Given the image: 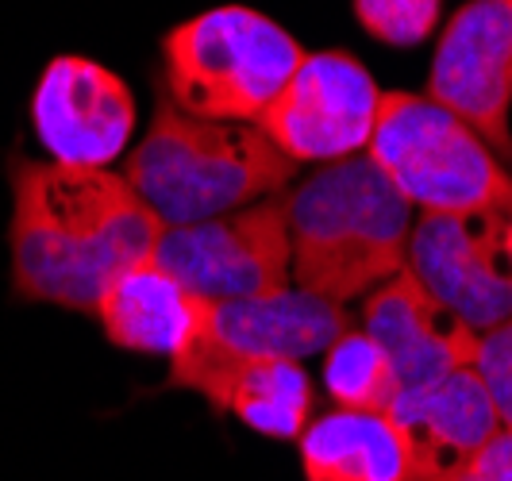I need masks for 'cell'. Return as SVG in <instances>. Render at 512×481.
Instances as JSON below:
<instances>
[{
  "label": "cell",
  "mask_w": 512,
  "mask_h": 481,
  "mask_svg": "<svg viewBox=\"0 0 512 481\" xmlns=\"http://www.w3.org/2000/svg\"><path fill=\"white\" fill-rule=\"evenodd\" d=\"M355 20L385 47H420L439 24L443 0H351Z\"/></svg>",
  "instance_id": "18"
},
{
  "label": "cell",
  "mask_w": 512,
  "mask_h": 481,
  "mask_svg": "<svg viewBox=\"0 0 512 481\" xmlns=\"http://www.w3.org/2000/svg\"><path fill=\"white\" fill-rule=\"evenodd\" d=\"M297 178L255 124L205 120L162 97L143 143L128 154L124 181L166 228L201 224L266 197H282Z\"/></svg>",
  "instance_id": "3"
},
{
  "label": "cell",
  "mask_w": 512,
  "mask_h": 481,
  "mask_svg": "<svg viewBox=\"0 0 512 481\" xmlns=\"http://www.w3.org/2000/svg\"><path fill=\"white\" fill-rule=\"evenodd\" d=\"M505 254H509V266H512V212L509 220H505Z\"/></svg>",
  "instance_id": "21"
},
{
  "label": "cell",
  "mask_w": 512,
  "mask_h": 481,
  "mask_svg": "<svg viewBox=\"0 0 512 481\" xmlns=\"http://www.w3.org/2000/svg\"><path fill=\"white\" fill-rule=\"evenodd\" d=\"M470 366H474V374L486 385L501 428L512 431V316L505 324H497V328L478 335V351H474Z\"/></svg>",
  "instance_id": "19"
},
{
  "label": "cell",
  "mask_w": 512,
  "mask_h": 481,
  "mask_svg": "<svg viewBox=\"0 0 512 481\" xmlns=\"http://www.w3.org/2000/svg\"><path fill=\"white\" fill-rule=\"evenodd\" d=\"M151 262L208 304L278 293L293 281L285 197H266L201 224L166 228Z\"/></svg>",
  "instance_id": "6"
},
{
  "label": "cell",
  "mask_w": 512,
  "mask_h": 481,
  "mask_svg": "<svg viewBox=\"0 0 512 481\" xmlns=\"http://www.w3.org/2000/svg\"><path fill=\"white\" fill-rule=\"evenodd\" d=\"M428 97L512 162V0H466L443 24Z\"/></svg>",
  "instance_id": "9"
},
{
  "label": "cell",
  "mask_w": 512,
  "mask_h": 481,
  "mask_svg": "<svg viewBox=\"0 0 512 481\" xmlns=\"http://www.w3.org/2000/svg\"><path fill=\"white\" fill-rule=\"evenodd\" d=\"M208 308L212 304L181 289L166 270L143 262L104 289L93 316L101 320L108 343L124 351L174 358L205 328Z\"/></svg>",
  "instance_id": "15"
},
{
  "label": "cell",
  "mask_w": 512,
  "mask_h": 481,
  "mask_svg": "<svg viewBox=\"0 0 512 481\" xmlns=\"http://www.w3.org/2000/svg\"><path fill=\"white\" fill-rule=\"evenodd\" d=\"M389 420L409 439L416 481L447 474L501 431L497 408L474 366H462L436 385L401 393L389 408Z\"/></svg>",
  "instance_id": "13"
},
{
  "label": "cell",
  "mask_w": 512,
  "mask_h": 481,
  "mask_svg": "<svg viewBox=\"0 0 512 481\" xmlns=\"http://www.w3.org/2000/svg\"><path fill=\"white\" fill-rule=\"evenodd\" d=\"M285 216L289 274L305 293L347 304L405 270L416 208L366 151L308 174L285 197Z\"/></svg>",
  "instance_id": "2"
},
{
  "label": "cell",
  "mask_w": 512,
  "mask_h": 481,
  "mask_svg": "<svg viewBox=\"0 0 512 481\" xmlns=\"http://www.w3.org/2000/svg\"><path fill=\"white\" fill-rule=\"evenodd\" d=\"M366 154L420 212H512L509 166L428 93H382Z\"/></svg>",
  "instance_id": "5"
},
{
  "label": "cell",
  "mask_w": 512,
  "mask_h": 481,
  "mask_svg": "<svg viewBox=\"0 0 512 481\" xmlns=\"http://www.w3.org/2000/svg\"><path fill=\"white\" fill-rule=\"evenodd\" d=\"M208 328L235 351L278 358V362H301V358L324 355L343 331H351V320L343 304L285 285L266 297L212 304Z\"/></svg>",
  "instance_id": "14"
},
{
  "label": "cell",
  "mask_w": 512,
  "mask_h": 481,
  "mask_svg": "<svg viewBox=\"0 0 512 481\" xmlns=\"http://www.w3.org/2000/svg\"><path fill=\"white\" fill-rule=\"evenodd\" d=\"M166 224L124 174L12 158V289L24 301L97 312L101 293L151 262Z\"/></svg>",
  "instance_id": "1"
},
{
  "label": "cell",
  "mask_w": 512,
  "mask_h": 481,
  "mask_svg": "<svg viewBox=\"0 0 512 481\" xmlns=\"http://www.w3.org/2000/svg\"><path fill=\"white\" fill-rule=\"evenodd\" d=\"M305 54L266 12L220 4L162 35L166 97L205 120L255 124Z\"/></svg>",
  "instance_id": "4"
},
{
  "label": "cell",
  "mask_w": 512,
  "mask_h": 481,
  "mask_svg": "<svg viewBox=\"0 0 512 481\" xmlns=\"http://www.w3.org/2000/svg\"><path fill=\"white\" fill-rule=\"evenodd\" d=\"M505 220V212H432L409 235L405 270L478 335L512 316Z\"/></svg>",
  "instance_id": "8"
},
{
  "label": "cell",
  "mask_w": 512,
  "mask_h": 481,
  "mask_svg": "<svg viewBox=\"0 0 512 481\" xmlns=\"http://www.w3.org/2000/svg\"><path fill=\"white\" fill-rule=\"evenodd\" d=\"M432 481H512V431H497L474 455Z\"/></svg>",
  "instance_id": "20"
},
{
  "label": "cell",
  "mask_w": 512,
  "mask_h": 481,
  "mask_svg": "<svg viewBox=\"0 0 512 481\" xmlns=\"http://www.w3.org/2000/svg\"><path fill=\"white\" fill-rule=\"evenodd\" d=\"M166 385L201 393L212 408L243 420L251 431L270 439H301L312 416V381L301 362L235 351L212 335L208 320L170 358Z\"/></svg>",
  "instance_id": "10"
},
{
  "label": "cell",
  "mask_w": 512,
  "mask_h": 481,
  "mask_svg": "<svg viewBox=\"0 0 512 481\" xmlns=\"http://www.w3.org/2000/svg\"><path fill=\"white\" fill-rule=\"evenodd\" d=\"M324 389L335 408L351 412H389L401 397L389 358L366 331H343L324 351Z\"/></svg>",
  "instance_id": "17"
},
{
  "label": "cell",
  "mask_w": 512,
  "mask_h": 481,
  "mask_svg": "<svg viewBox=\"0 0 512 481\" xmlns=\"http://www.w3.org/2000/svg\"><path fill=\"white\" fill-rule=\"evenodd\" d=\"M128 81L85 54H58L39 74L31 97V127L51 162L108 170L135 131Z\"/></svg>",
  "instance_id": "11"
},
{
  "label": "cell",
  "mask_w": 512,
  "mask_h": 481,
  "mask_svg": "<svg viewBox=\"0 0 512 481\" xmlns=\"http://www.w3.org/2000/svg\"><path fill=\"white\" fill-rule=\"evenodd\" d=\"M305 481H416L405 431L389 412L335 408L301 431Z\"/></svg>",
  "instance_id": "16"
},
{
  "label": "cell",
  "mask_w": 512,
  "mask_h": 481,
  "mask_svg": "<svg viewBox=\"0 0 512 481\" xmlns=\"http://www.w3.org/2000/svg\"><path fill=\"white\" fill-rule=\"evenodd\" d=\"M362 331L385 351L401 393L436 385L470 366L478 351V331L466 328L409 270L366 293Z\"/></svg>",
  "instance_id": "12"
},
{
  "label": "cell",
  "mask_w": 512,
  "mask_h": 481,
  "mask_svg": "<svg viewBox=\"0 0 512 481\" xmlns=\"http://www.w3.org/2000/svg\"><path fill=\"white\" fill-rule=\"evenodd\" d=\"M382 89L355 54L312 51L255 127L297 166L339 162L370 147Z\"/></svg>",
  "instance_id": "7"
}]
</instances>
